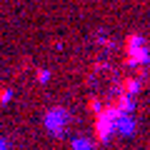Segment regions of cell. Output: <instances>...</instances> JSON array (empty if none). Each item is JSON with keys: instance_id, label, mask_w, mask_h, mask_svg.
I'll return each mask as SVG.
<instances>
[{"instance_id": "obj_1", "label": "cell", "mask_w": 150, "mask_h": 150, "mask_svg": "<svg viewBox=\"0 0 150 150\" xmlns=\"http://www.w3.org/2000/svg\"><path fill=\"white\" fill-rule=\"evenodd\" d=\"M120 115V108H108V110L98 112V120H95V135L100 143H108V140L115 135V120Z\"/></svg>"}, {"instance_id": "obj_2", "label": "cell", "mask_w": 150, "mask_h": 150, "mask_svg": "<svg viewBox=\"0 0 150 150\" xmlns=\"http://www.w3.org/2000/svg\"><path fill=\"white\" fill-rule=\"evenodd\" d=\"M43 123H45V128H48L55 138H63L65 128H68V123H70V110H68V108H60V105L58 108H50V110L45 112Z\"/></svg>"}, {"instance_id": "obj_3", "label": "cell", "mask_w": 150, "mask_h": 150, "mask_svg": "<svg viewBox=\"0 0 150 150\" xmlns=\"http://www.w3.org/2000/svg\"><path fill=\"white\" fill-rule=\"evenodd\" d=\"M128 63L130 65H148L150 63V50L145 45L143 35H133L130 38V50H128Z\"/></svg>"}, {"instance_id": "obj_4", "label": "cell", "mask_w": 150, "mask_h": 150, "mask_svg": "<svg viewBox=\"0 0 150 150\" xmlns=\"http://www.w3.org/2000/svg\"><path fill=\"white\" fill-rule=\"evenodd\" d=\"M135 130H138V118H135L133 112L120 110L118 120H115V133L123 135V138H130V135H135Z\"/></svg>"}, {"instance_id": "obj_5", "label": "cell", "mask_w": 150, "mask_h": 150, "mask_svg": "<svg viewBox=\"0 0 150 150\" xmlns=\"http://www.w3.org/2000/svg\"><path fill=\"white\" fill-rule=\"evenodd\" d=\"M70 148L73 150H95V145H93V140H88L85 135H75V138L70 140Z\"/></svg>"}, {"instance_id": "obj_6", "label": "cell", "mask_w": 150, "mask_h": 150, "mask_svg": "<svg viewBox=\"0 0 150 150\" xmlns=\"http://www.w3.org/2000/svg\"><path fill=\"white\" fill-rule=\"evenodd\" d=\"M135 105H138V103H135V95H130V93H125V98L123 100H120V110L123 112H135Z\"/></svg>"}, {"instance_id": "obj_7", "label": "cell", "mask_w": 150, "mask_h": 150, "mask_svg": "<svg viewBox=\"0 0 150 150\" xmlns=\"http://www.w3.org/2000/svg\"><path fill=\"white\" fill-rule=\"evenodd\" d=\"M138 88H140V80H130V83H128V93H130V95H135Z\"/></svg>"}, {"instance_id": "obj_8", "label": "cell", "mask_w": 150, "mask_h": 150, "mask_svg": "<svg viewBox=\"0 0 150 150\" xmlns=\"http://www.w3.org/2000/svg\"><path fill=\"white\" fill-rule=\"evenodd\" d=\"M38 80H40V83H48L50 80V70H40V73H38Z\"/></svg>"}, {"instance_id": "obj_9", "label": "cell", "mask_w": 150, "mask_h": 150, "mask_svg": "<svg viewBox=\"0 0 150 150\" xmlns=\"http://www.w3.org/2000/svg\"><path fill=\"white\" fill-rule=\"evenodd\" d=\"M0 150H10V143L5 138H0Z\"/></svg>"}]
</instances>
